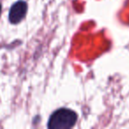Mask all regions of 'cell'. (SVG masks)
I'll list each match as a JSON object with an SVG mask.
<instances>
[{
  "mask_svg": "<svg viewBox=\"0 0 129 129\" xmlns=\"http://www.w3.org/2000/svg\"><path fill=\"white\" fill-rule=\"evenodd\" d=\"M1 11H2V7H1V5H0V15H1Z\"/></svg>",
  "mask_w": 129,
  "mask_h": 129,
  "instance_id": "cell-3",
  "label": "cell"
},
{
  "mask_svg": "<svg viewBox=\"0 0 129 129\" xmlns=\"http://www.w3.org/2000/svg\"><path fill=\"white\" fill-rule=\"evenodd\" d=\"M77 121V114L74 110L67 108L56 110L50 116L48 122L49 129H70Z\"/></svg>",
  "mask_w": 129,
  "mask_h": 129,
  "instance_id": "cell-1",
  "label": "cell"
},
{
  "mask_svg": "<svg viewBox=\"0 0 129 129\" xmlns=\"http://www.w3.org/2000/svg\"><path fill=\"white\" fill-rule=\"evenodd\" d=\"M27 12V4L25 1H19L12 5L9 12V21L12 24H18L25 18Z\"/></svg>",
  "mask_w": 129,
  "mask_h": 129,
  "instance_id": "cell-2",
  "label": "cell"
}]
</instances>
